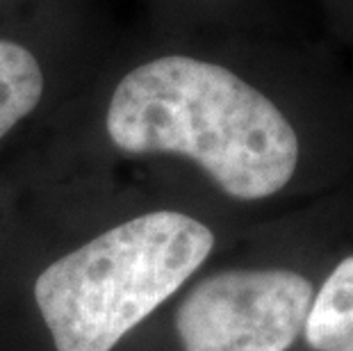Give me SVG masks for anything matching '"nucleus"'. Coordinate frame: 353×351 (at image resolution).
<instances>
[{
	"instance_id": "nucleus-1",
	"label": "nucleus",
	"mask_w": 353,
	"mask_h": 351,
	"mask_svg": "<svg viewBox=\"0 0 353 351\" xmlns=\"http://www.w3.org/2000/svg\"><path fill=\"white\" fill-rule=\"evenodd\" d=\"M103 126L119 153L192 160L239 201L288 188L301 153L294 126L265 92L228 66L180 50L128 64Z\"/></svg>"
},
{
	"instance_id": "nucleus-2",
	"label": "nucleus",
	"mask_w": 353,
	"mask_h": 351,
	"mask_svg": "<svg viewBox=\"0 0 353 351\" xmlns=\"http://www.w3.org/2000/svg\"><path fill=\"white\" fill-rule=\"evenodd\" d=\"M214 249L205 223L176 210L128 219L55 260L34 303L57 351H112L174 297Z\"/></svg>"
},
{
	"instance_id": "nucleus-3",
	"label": "nucleus",
	"mask_w": 353,
	"mask_h": 351,
	"mask_svg": "<svg viewBox=\"0 0 353 351\" xmlns=\"http://www.w3.org/2000/svg\"><path fill=\"white\" fill-rule=\"evenodd\" d=\"M312 283L292 270H226L178 305L183 351H288L303 333Z\"/></svg>"
},
{
	"instance_id": "nucleus-4",
	"label": "nucleus",
	"mask_w": 353,
	"mask_h": 351,
	"mask_svg": "<svg viewBox=\"0 0 353 351\" xmlns=\"http://www.w3.org/2000/svg\"><path fill=\"white\" fill-rule=\"evenodd\" d=\"M55 34L28 12L14 17L0 0V141L41 106L48 87L41 41Z\"/></svg>"
},
{
	"instance_id": "nucleus-5",
	"label": "nucleus",
	"mask_w": 353,
	"mask_h": 351,
	"mask_svg": "<svg viewBox=\"0 0 353 351\" xmlns=\"http://www.w3.org/2000/svg\"><path fill=\"white\" fill-rule=\"evenodd\" d=\"M303 335L314 351H353V256L344 258L314 294Z\"/></svg>"
}]
</instances>
